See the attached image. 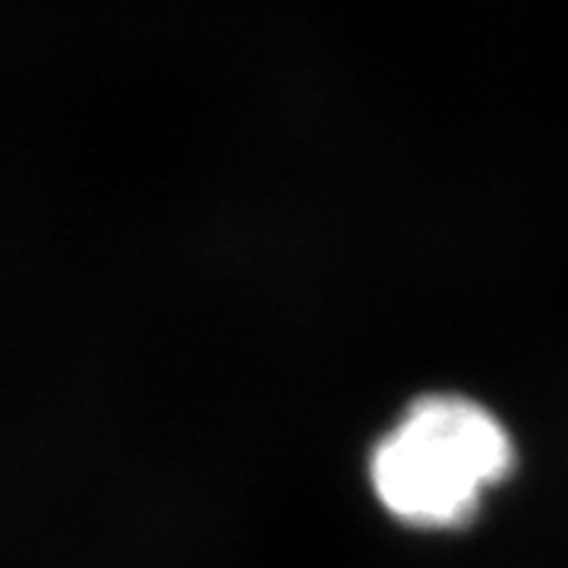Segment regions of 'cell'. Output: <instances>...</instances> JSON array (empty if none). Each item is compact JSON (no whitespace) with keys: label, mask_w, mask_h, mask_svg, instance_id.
<instances>
[{"label":"cell","mask_w":568,"mask_h":568,"mask_svg":"<svg viewBox=\"0 0 568 568\" xmlns=\"http://www.w3.org/2000/svg\"><path fill=\"white\" fill-rule=\"evenodd\" d=\"M515 470L506 424L467 395L436 392L410 402L369 452V487L402 525L465 528Z\"/></svg>","instance_id":"obj_1"}]
</instances>
